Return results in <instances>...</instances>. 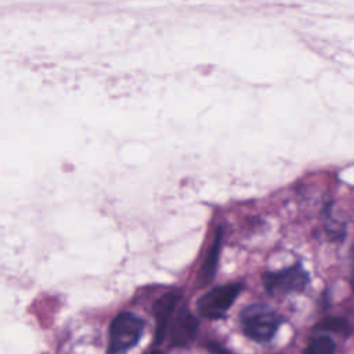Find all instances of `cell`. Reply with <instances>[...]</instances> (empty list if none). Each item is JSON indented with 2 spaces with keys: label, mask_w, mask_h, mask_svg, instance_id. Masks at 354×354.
<instances>
[{
  "label": "cell",
  "mask_w": 354,
  "mask_h": 354,
  "mask_svg": "<svg viewBox=\"0 0 354 354\" xmlns=\"http://www.w3.org/2000/svg\"><path fill=\"white\" fill-rule=\"evenodd\" d=\"M239 321L242 332L249 339L259 343H266L274 337L282 318L267 304L252 303L241 311Z\"/></svg>",
  "instance_id": "6da1fadb"
},
{
  "label": "cell",
  "mask_w": 354,
  "mask_h": 354,
  "mask_svg": "<svg viewBox=\"0 0 354 354\" xmlns=\"http://www.w3.org/2000/svg\"><path fill=\"white\" fill-rule=\"evenodd\" d=\"M144 321L130 313L123 311L119 313L109 325V343H108V354H124L130 348H133L142 336L144 332Z\"/></svg>",
  "instance_id": "7a4b0ae2"
},
{
  "label": "cell",
  "mask_w": 354,
  "mask_h": 354,
  "mask_svg": "<svg viewBox=\"0 0 354 354\" xmlns=\"http://www.w3.org/2000/svg\"><path fill=\"white\" fill-rule=\"evenodd\" d=\"M308 282L310 277L301 264H295L279 271H268L263 275V285L272 296L301 292Z\"/></svg>",
  "instance_id": "3957f363"
},
{
  "label": "cell",
  "mask_w": 354,
  "mask_h": 354,
  "mask_svg": "<svg viewBox=\"0 0 354 354\" xmlns=\"http://www.w3.org/2000/svg\"><path fill=\"white\" fill-rule=\"evenodd\" d=\"M242 289L241 283H225L210 289L198 299V311L202 317L218 319L224 317Z\"/></svg>",
  "instance_id": "277c9868"
},
{
  "label": "cell",
  "mask_w": 354,
  "mask_h": 354,
  "mask_svg": "<svg viewBox=\"0 0 354 354\" xmlns=\"http://www.w3.org/2000/svg\"><path fill=\"white\" fill-rule=\"evenodd\" d=\"M198 332V319L187 308H181L177 313V318L170 330L171 344L177 347H185L195 339Z\"/></svg>",
  "instance_id": "5b68a950"
},
{
  "label": "cell",
  "mask_w": 354,
  "mask_h": 354,
  "mask_svg": "<svg viewBox=\"0 0 354 354\" xmlns=\"http://www.w3.org/2000/svg\"><path fill=\"white\" fill-rule=\"evenodd\" d=\"M181 299L180 292H169L165 293L153 306V317L156 321V332H155V343H160L165 333L166 328L170 324L173 314L176 311V307Z\"/></svg>",
  "instance_id": "8992f818"
},
{
  "label": "cell",
  "mask_w": 354,
  "mask_h": 354,
  "mask_svg": "<svg viewBox=\"0 0 354 354\" xmlns=\"http://www.w3.org/2000/svg\"><path fill=\"white\" fill-rule=\"evenodd\" d=\"M221 238H223V230L218 227L213 239L212 246L209 248L207 256L205 259V261L202 263L201 268H199V274H198V283L199 286H205L209 282H212L214 274H216V268H217V263H218V256H220V249H221Z\"/></svg>",
  "instance_id": "52a82bcc"
},
{
  "label": "cell",
  "mask_w": 354,
  "mask_h": 354,
  "mask_svg": "<svg viewBox=\"0 0 354 354\" xmlns=\"http://www.w3.org/2000/svg\"><path fill=\"white\" fill-rule=\"evenodd\" d=\"M336 344L328 336L313 337L304 348L303 354H335Z\"/></svg>",
  "instance_id": "ba28073f"
},
{
  "label": "cell",
  "mask_w": 354,
  "mask_h": 354,
  "mask_svg": "<svg viewBox=\"0 0 354 354\" xmlns=\"http://www.w3.org/2000/svg\"><path fill=\"white\" fill-rule=\"evenodd\" d=\"M317 328L322 329V330L335 332V333H339L342 336H348L350 335V326L342 318H326L322 322H319L317 325Z\"/></svg>",
  "instance_id": "9c48e42d"
},
{
  "label": "cell",
  "mask_w": 354,
  "mask_h": 354,
  "mask_svg": "<svg viewBox=\"0 0 354 354\" xmlns=\"http://www.w3.org/2000/svg\"><path fill=\"white\" fill-rule=\"evenodd\" d=\"M148 354H163V353H160V351H158V350H153V351H151V353H148Z\"/></svg>",
  "instance_id": "30bf717a"
},
{
  "label": "cell",
  "mask_w": 354,
  "mask_h": 354,
  "mask_svg": "<svg viewBox=\"0 0 354 354\" xmlns=\"http://www.w3.org/2000/svg\"><path fill=\"white\" fill-rule=\"evenodd\" d=\"M353 288H354V272H353Z\"/></svg>",
  "instance_id": "8fae6325"
}]
</instances>
